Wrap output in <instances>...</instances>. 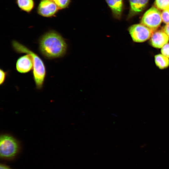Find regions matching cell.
<instances>
[{
  "label": "cell",
  "instance_id": "cell-1",
  "mask_svg": "<svg viewBox=\"0 0 169 169\" xmlns=\"http://www.w3.org/2000/svg\"><path fill=\"white\" fill-rule=\"evenodd\" d=\"M38 49L45 58L53 59L64 57L67 53L68 44L65 39L58 32L49 30L38 39Z\"/></svg>",
  "mask_w": 169,
  "mask_h": 169
},
{
  "label": "cell",
  "instance_id": "cell-2",
  "mask_svg": "<svg viewBox=\"0 0 169 169\" xmlns=\"http://www.w3.org/2000/svg\"><path fill=\"white\" fill-rule=\"evenodd\" d=\"M12 46L16 53L29 54L32 56L33 61L32 72L33 78L36 89H41L43 87L46 75V68L43 60L37 54L16 40H12Z\"/></svg>",
  "mask_w": 169,
  "mask_h": 169
},
{
  "label": "cell",
  "instance_id": "cell-3",
  "mask_svg": "<svg viewBox=\"0 0 169 169\" xmlns=\"http://www.w3.org/2000/svg\"><path fill=\"white\" fill-rule=\"evenodd\" d=\"M20 145L19 141L12 135L2 134L0 137V156L5 160H12L19 152Z\"/></svg>",
  "mask_w": 169,
  "mask_h": 169
},
{
  "label": "cell",
  "instance_id": "cell-4",
  "mask_svg": "<svg viewBox=\"0 0 169 169\" xmlns=\"http://www.w3.org/2000/svg\"><path fill=\"white\" fill-rule=\"evenodd\" d=\"M128 30L132 41L137 43L149 39L154 32L141 23L132 25L128 28Z\"/></svg>",
  "mask_w": 169,
  "mask_h": 169
},
{
  "label": "cell",
  "instance_id": "cell-5",
  "mask_svg": "<svg viewBox=\"0 0 169 169\" xmlns=\"http://www.w3.org/2000/svg\"><path fill=\"white\" fill-rule=\"evenodd\" d=\"M162 21L161 13L156 7H153L144 14L141 23L154 31L160 26Z\"/></svg>",
  "mask_w": 169,
  "mask_h": 169
},
{
  "label": "cell",
  "instance_id": "cell-6",
  "mask_svg": "<svg viewBox=\"0 0 169 169\" xmlns=\"http://www.w3.org/2000/svg\"><path fill=\"white\" fill-rule=\"evenodd\" d=\"M60 10L53 0H40L36 11L40 16L51 18L55 17Z\"/></svg>",
  "mask_w": 169,
  "mask_h": 169
},
{
  "label": "cell",
  "instance_id": "cell-7",
  "mask_svg": "<svg viewBox=\"0 0 169 169\" xmlns=\"http://www.w3.org/2000/svg\"><path fill=\"white\" fill-rule=\"evenodd\" d=\"M22 56L18 58L16 63V69L18 73H28L33 69V61L32 56L29 54Z\"/></svg>",
  "mask_w": 169,
  "mask_h": 169
},
{
  "label": "cell",
  "instance_id": "cell-8",
  "mask_svg": "<svg viewBox=\"0 0 169 169\" xmlns=\"http://www.w3.org/2000/svg\"><path fill=\"white\" fill-rule=\"evenodd\" d=\"M149 39L150 44L152 47L161 49L168 43L169 36L163 30H156L153 32Z\"/></svg>",
  "mask_w": 169,
  "mask_h": 169
},
{
  "label": "cell",
  "instance_id": "cell-9",
  "mask_svg": "<svg viewBox=\"0 0 169 169\" xmlns=\"http://www.w3.org/2000/svg\"><path fill=\"white\" fill-rule=\"evenodd\" d=\"M115 19L120 20L124 9V0H105Z\"/></svg>",
  "mask_w": 169,
  "mask_h": 169
},
{
  "label": "cell",
  "instance_id": "cell-10",
  "mask_svg": "<svg viewBox=\"0 0 169 169\" xmlns=\"http://www.w3.org/2000/svg\"><path fill=\"white\" fill-rule=\"evenodd\" d=\"M149 0H128L130 9L127 17L129 20L141 12L147 6Z\"/></svg>",
  "mask_w": 169,
  "mask_h": 169
},
{
  "label": "cell",
  "instance_id": "cell-11",
  "mask_svg": "<svg viewBox=\"0 0 169 169\" xmlns=\"http://www.w3.org/2000/svg\"><path fill=\"white\" fill-rule=\"evenodd\" d=\"M15 2L21 10L28 13H31L35 7L34 0H16Z\"/></svg>",
  "mask_w": 169,
  "mask_h": 169
},
{
  "label": "cell",
  "instance_id": "cell-12",
  "mask_svg": "<svg viewBox=\"0 0 169 169\" xmlns=\"http://www.w3.org/2000/svg\"><path fill=\"white\" fill-rule=\"evenodd\" d=\"M154 61L156 66L160 69H166L169 66V58L161 54L155 55Z\"/></svg>",
  "mask_w": 169,
  "mask_h": 169
},
{
  "label": "cell",
  "instance_id": "cell-13",
  "mask_svg": "<svg viewBox=\"0 0 169 169\" xmlns=\"http://www.w3.org/2000/svg\"><path fill=\"white\" fill-rule=\"evenodd\" d=\"M155 4L158 9L164 10L169 8V0H155Z\"/></svg>",
  "mask_w": 169,
  "mask_h": 169
},
{
  "label": "cell",
  "instance_id": "cell-14",
  "mask_svg": "<svg viewBox=\"0 0 169 169\" xmlns=\"http://www.w3.org/2000/svg\"><path fill=\"white\" fill-rule=\"evenodd\" d=\"M60 10L65 9L69 7L71 0H53Z\"/></svg>",
  "mask_w": 169,
  "mask_h": 169
},
{
  "label": "cell",
  "instance_id": "cell-15",
  "mask_svg": "<svg viewBox=\"0 0 169 169\" xmlns=\"http://www.w3.org/2000/svg\"><path fill=\"white\" fill-rule=\"evenodd\" d=\"M161 16L163 22L166 24L169 23V8L163 10Z\"/></svg>",
  "mask_w": 169,
  "mask_h": 169
},
{
  "label": "cell",
  "instance_id": "cell-16",
  "mask_svg": "<svg viewBox=\"0 0 169 169\" xmlns=\"http://www.w3.org/2000/svg\"><path fill=\"white\" fill-rule=\"evenodd\" d=\"M161 49V54L169 58V43L165 44Z\"/></svg>",
  "mask_w": 169,
  "mask_h": 169
},
{
  "label": "cell",
  "instance_id": "cell-17",
  "mask_svg": "<svg viewBox=\"0 0 169 169\" xmlns=\"http://www.w3.org/2000/svg\"><path fill=\"white\" fill-rule=\"evenodd\" d=\"M7 74V72L5 71L2 69H0V84L1 85L3 84L4 83Z\"/></svg>",
  "mask_w": 169,
  "mask_h": 169
},
{
  "label": "cell",
  "instance_id": "cell-18",
  "mask_svg": "<svg viewBox=\"0 0 169 169\" xmlns=\"http://www.w3.org/2000/svg\"><path fill=\"white\" fill-rule=\"evenodd\" d=\"M162 30L169 36V23L166 24Z\"/></svg>",
  "mask_w": 169,
  "mask_h": 169
},
{
  "label": "cell",
  "instance_id": "cell-19",
  "mask_svg": "<svg viewBox=\"0 0 169 169\" xmlns=\"http://www.w3.org/2000/svg\"><path fill=\"white\" fill-rule=\"evenodd\" d=\"M0 169H12L7 166L3 164H1Z\"/></svg>",
  "mask_w": 169,
  "mask_h": 169
}]
</instances>
